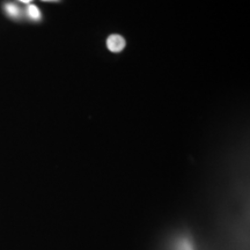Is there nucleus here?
<instances>
[{"label": "nucleus", "mask_w": 250, "mask_h": 250, "mask_svg": "<svg viewBox=\"0 0 250 250\" xmlns=\"http://www.w3.org/2000/svg\"><path fill=\"white\" fill-rule=\"evenodd\" d=\"M125 44L126 42H125L124 37L117 35V34L110 35L107 40V46L111 52H121L125 48Z\"/></svg>", "instance_id": "obj_1"}, {"label": "nucleus", "mask_w": 250, "mask_h": 250, "mask_svg": "<svg viewBox=\"0 0 250 250\" xmlns=\"http://www.w3.org/2000/svg\"><path fill=\"white\" fill-rule=\"evenodd\" d=\"M4 9H5L6 14L13 19H19V18L22 17V9H21L19 6H17L15 4H11V2H8V4L5 5Z\"/></svg>", "instance_id": "obj_2"}, {"label": "nucleus", "mask_w": 250, "mask_h": 250, "mask_svg": "<svg viewBox=\"0 0 250 250\" xmlns=\"http://www.w3.org/2000/svg\"><path fill=\"white\" fill-rule=\"evenodd\" d=\"M27 15L31 19V20H34V21L41 20V17H42V15H41L40 9L37 8V6H35V5L28 6V7H27Z\"/></svg>", "instance_id": "obj_3"}, {"label": "nucleus", "mask_w": 250, "mask_h": 250, "mask_svg": "<svg viewBox=\"0 0 250 250\" xmlns=\"http://www.w3.org/2000/svg\"><path fill=\"white\" fill-rule=\"evenodd\" d=\"M19 1H21V2H24V4H28V2L33 1V0H19Z\"/></svg>", "instance_id": "obj_4"}, {"label": "nucleus", "mask_w": 250, "mask_h": 250, "mask_svg": "<svg viewBox=\"0 0 250 250\" xmlns=\"http://www.w3.org/2000/svg\"><path fill=\"white\" fill-rule=\"evenodd\" d=\"M43 1H58V0H43Z\"/></svg>", "instance_id": "obj_5"}]
</instances>
